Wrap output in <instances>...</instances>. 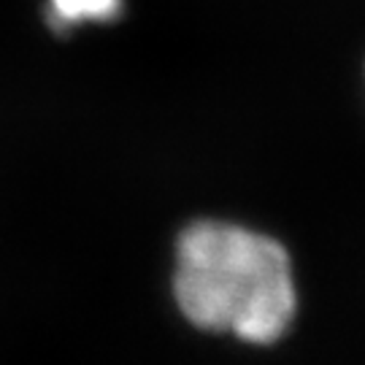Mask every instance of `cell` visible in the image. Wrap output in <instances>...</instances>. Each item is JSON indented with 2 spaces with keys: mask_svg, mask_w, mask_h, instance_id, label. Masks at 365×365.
<instances>
[{
  "mask_svg": "<svg viewBox=\"0 0 365 365\" xmlns=\"http://www.w3.org/2000/svg\"><path fill=\"white\" fill-rule=\"evenodd\" d=\"M170 287L192 327L230 333L252 346L284 339L298 314V284L284 244L235 222L197 220L184 227Z\"/></svg>",
  "mask_w": 365,
  "mask_h": 365,
  "instance_id": "obj_1",
  "label": "cell"
},
{
  "mask_svg": "<svg viewBox=\"0 0 365 365\" xmlns=\"http://www.w3.org/2000/svg\"><path fill=\"white\" fill-rule=\"evenodd\" d=\"M122 11V0H49L54 30H66L84 22H111Z\"/></svg>",
  "mask_w": 365,
  "mask_h": 365,
  "instance_id": "obj_2",
  "label": "cell"
}]
</instances>
